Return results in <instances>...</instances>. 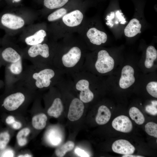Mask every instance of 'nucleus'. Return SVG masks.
<instances>
[{
	"mask_svg": "<svg viewBox=\"0 0 157 157\" xmlns=\"http://www.w3.org/2000/svg\"><path fill=\"white\" fill-rule=\"evenodd\" d=\"M57 79L58 72L53 65L32 64L24 70L18 83L33 91L51 88Z\"/></svg>",
	"mask_w": 157,
	"mask_h": 157,
	"instance_id": "obj_1",
	"label": "nucleus"
},
{
	"mask_svg": "<svg viewBox=\"0 0 157 157\" xmlns=\"http://www.w3.org/2000/svg\"><path fill=\"white\" fill-rule=\"evenodd\" d=\"M25 58L33 65H53L49 48L46 44H39L30 46L26 50Z\"/></svg>",
	"mask_w": 157,
	"mask_h": 157,
	"instance_id": "obj_2",
	"label": "nucleus"
},
{
	"mask_svg": "<svg viewBox=\"0 0 157 157\" xmlns=\"http://www.w3.org/2000/svg\"><path fill=\"white\" fill-rule=\"evenodd\" d=\"M15 92L6 97L3 100L2 105L6 110H15L25 102L26 97L23 91L25 87L19 83L13 85Z\"/></svg>",
	"mask_w": 157,
	"mask_h": 157,
	"instance_id": "obj_3",
	"label": "nucleus"
},
{
	"mask_svg": "<svg viewBox=\"0 0 157 157\" xmlns=\"http://www.w3.org/2000/svg\"><path fill=\"white\" fill-rule=\"evenodd\" d=\"M24 71L22 59L17 62L6 65L5 77L6 86L8 88L20 81Z\"/></svg>",
	"mask_w": 157,
	"mask_h": 157,
	"instance_id": "obj_4",
	"label": "nucleus"
},
{
	"mask_svg": "<svg viewBox=\"0 0 157 157\" xmlns=\"http://www.w3.org/2000/svg\"><path fill=\"white\" fill-rule=\"evenodd\" d=\"M114 64V60L107 51L103 50L99 51L95 64L98 72L101 74L108 72L113 69Z\"/></svg>",
	"mask_w": 157,
	"mask_h": 157,
	"instance_id": "obj_5",
	"label": "nucleus"
},
{
	"mask_svg": "<svg viewBox=\"0 0 157 157\" xmlns=\"http://www.w3.org/2000/svg\"><path fill=\"white\" fill-rule=\"evenodd\" d=\"M81 56V52L80 49L77 47H74L62 56L61 62L54 66L56 67L60 63L65 68L69 69L73 68L78 63Z\"/></svg>",
	"mask_w": 157,
	"mask_h": 157,
	"instance_id": "obj_6",
	"label": "nucleus"
},
{
	"mask_svg": "<svg viewBox=\"0 0 157 157\" xmlns=\"http://www.w3.org/2000/svg\"><path fill=\"white\" fill-rule=\"evenodd\" d=\"M0 23L3 27L12 30L22 27L25 22L21 17L9 13L3 14L0 17Z\"/></svg>",
	"mask_w": 157,
	"mask_h": 157,
	"instance_id": "obj_7",
	"label": "nucleus"
},
{
	"mask_svg": "<svg viewBox=\"0 0 157 157\" xmlns=\"http://www.w3.org/2000/svg\"><path fill=\"white\" fill-rule=\"evenodd\" d=\"M90 83L85 79H81L76 83L75 87L80 91V99L83 103H87L91 101L93 99L94 95L89 88Z\"/></svg>",
	"mask_w": 157,
	"mask_h": 157,
	"instance_id": "obj_8",
	"label": "nucleus"
},
{
	"mask_svg": "<svg viewBox=\"0 0 157 157\" xmlns=\"http://www.w3.org/2000/svg\"><path fill=\"white\" fill-rule=\"evenodd\" d=\"M22 56L13 47H8L3 49L0 53V60L3 64L17 62L22 59Z\"/></svg>",
	"mask_w": 157,
	"mask_h": 157,
	"instance_id": "obj_9",
	"label": "nucleus"
},
{
	"mask_svg": "<svg viewBox=\"0 0 157 157\" xmlns=\"http://www.w3.org/2000/svg\"><path fill=\"white\" fill-rule=\"evenodd\" d=\"M84 107L83 102L79 99L75 98L73 99L69 106L68 119L72 121L79 119L83 114Z\"/></svg>",
	"mask_w": 157,
	"mask_h": 157,
	"instance_id": "obj_10",
	"label": "nucleus"
},
{
	"mask_svg": "<svg viewBox=\"0 0 157 157\" xmlns=\"http://www.w3.org/2000/svg\"><path fill=\"white\" fill-rule=\"evenodd\" d=\"M134 70L131 66L126 65L122 70L121 75L119 81L120 87L123 89L129 87L135 82Z\"/></svg>",
	"mask_w": 157,
	"mask_h": 157,
	"instance_id": "obj_11",
	"label": "nucleus"
},
{
	"mask_svg": "<svg viewBox=\"0 0 157 157\" xmlns=\"http://www.w3.org/2000/svg\"><path fill=\"white\" fill-rule=\"evenodd\" d=\"M113 128L117 131L127 133L131 131L133 124L129 118L126 116L121 115L115 118L112 122Z\"/></svg>",
	"mask_w": 157,
	"mask_h": 157,
	"instance_id": "obj_12",
	"label": "nucleus"
},
{
	"mask_svg": "<svg viewBox=\"0 0 157 157\" xmlns=\"http://www.w3.org/2000/svg\"><path fill=\"white\" fill-rule=\"evenodd\" d=\"M112 148L114 152L124 155L132 154L135 149L129 141L123 139L115 141L113 143Z\"/></svg>",
	"mask_w": 157,
	"mask_h": 157,
	"instance_id": "obj_13",
	"label": "nucleus"
},
{
	"mask_svg": "<svg viewBox=\"0 0 157 157\" xmlns=\"http://www.w3.org/2000/svg\"><path fill=\"white\" fill-rule=\"evenodd\" d=\"M83 18V15L79 10H76L65 15L63 17V23L67 26L74 27L79 25Z\"/></svg>",
	"mask_w": 157,
	"mask_h": 157,
	"instance_id": "obj_14",
	"label": "nucleus"
},
{
	"mask_svg": "<svg viewBox=\"0 0 157 157\" xmlns=\"http://www.w3.org/2000/svg\"><path fill=\"white\" fill-rule=\"evenodd\" d=\"M87 36L90 42L93 44L99 45L105 43L107 41L106 34L95 28H90L87 33Z\"/></svg>",
	"mask_w": 157,
	"mask_h": 157,
	"instance_id": "obj_15",
	"label": "nucleus"
},
{
	"mask_svg": "<svg viewBox=\"0 0 157 157\" xmlns=\"http://www.w3.org/2000/svg\"><path fill=\"white\" fill-rule=\"evenodd\" d=\"M141 25L139 21L136 19H132L126 27L124 33L126 36L128 37H133L141 32Z\"/></svg>",
	"mask_w": 157,
	"mask_h": 157,
	"instance_id": "obj_16",
	"label": "nucleus"
},
{
	"mask_svg": "<svg viewBox=\"0 0 157 157\" xmlns=\"http://www.w3.org/2000/svg\"><path fill=\"white\" fill-rule=\"evenodd\" d=\"M111 116V113L109 109L105 106L102 105L98 108L95 121L98 124L104 125L109 121Z\"/></svg>",
	"mask_w": 157,
	"mask_h": 157,
	"instance_id": "obj_17",
	"label": "nucleus"
},
{
	"mask_svg": "<svg viewBox=\"0 0 157 157\" xmlns=\"http://www.w3.org/2000/svg\"><path fill=\"white\" fill-rule=\"evenodd\" d=\"M45 31L40 29L36 32L33 35L26 38L25 42L27 45L31 46L42 43L46 36Z\"/></svg>",
	"mask_w": 157,
	"mask_h": 157,
	"instance_id": "obj_18",
	"label": "nucleus"
},
{
	"mask_svg": "<svg viewBox=\"0 0 157 157\" xmlns=\"http://www.w3.org/2000/svg\"><path fill=\"white\" fill-rule=\"evenodd\" d=\"M63 110V106L61 99L56 98L53 100L51 106L47 110V113L50 116L57 118L61 115Z\"/></svg>",
	"mask_w": 157,
	"mask_h": 157,
	"instance_id": "obj_19",
	"label": "nucleus"
},
{
	"mask_svg": "<svg viewBox=\"0 0 157 157\" xmlns=\"http://www.w3.org/2000/svg\"><path fill=\"white\" fill-rule=\"evenodd\" d=\"M157 58V51L155 48L152 46H149L146 51V58L144 62L145 67L148 69L151 67Z\"/></svg>",
	"mask_w": 157,
	"mask_h": 157,
	"instance_id": "obj_20",
	"label": "nucleus"
},
{
	"mask_svg": "<svg viewBox=\"0 0 157 157\" xmlns=\"http://www.w3.org/2000/svg\"><path fill=\"white\" fill-rule=\"evenodd\" d=\"M47 119V117L44 113L37 115L32 119V125L33 127L37 129H42L45 126Z\"/></svg>",
	"mask_w": 157,
	"mask_h": 157,
	"instance_id": "obj_21",
	"label": "nucleus"
},
{
	"mask_svg": "<svg viewBox=\"0 0 157 157\" xmlns=\"http://www.w3.org/2000/svg\"><path fill=\"white\" fill-rule=\"evenodd\" d=\"M129 115L131 118L137 124L141 125L145 121L144 116L140 110L137 108L133 107L129 110Z\"/></svg>",
	"mask_w": 157,
	"mask_h": 157,
	"instance_id": "obj_22",
	"label": "nucleus"
},
{
	"mask_svg": "<svg viewBox=\"0 0 157 157\" xmlns=\"http://www.w3.org/2000/svg\"><path fill=\"white\" fill-rule=\"evenodd\" d=\"M69 1V0H43V3L46 8L53 9L62 7Z\"/></svg>",
	"mask_w": 157,
	"mask_h": 157,
	"instance_id": "obj_23",
	"label": "nucleus"
},
{
	"mask_svg": "<svg viewBox=\"0 0 157 157\" xmlns=\"http://www.w3.org/2000/svg\"><path fill=\"white\" fill-rule=\"evenodd\" d=\"M74 147V144L73 142L68 141L56 150V154L58 157H63L67 152L72 150Z\"/></svg>",
	"mask_w": 157,
	"mask_h": 157,
	"instance_id": "obj_24",
	"label": "nucleus"
},
{
	"mask_svg": "<svg viewBox=\"0 0 157 157\" xmlns=\"http://www.w3.org/2000/svg\"><path fill=\"white\" fill-rule=\"evenodd\" d=\"M30 130L28 128H25L19 131L17 135V139L19 145L20 146L25 145L27 143L26 137L29 134Z\"/></svg>",
	"mask_w": 157,
	"mask_h": 157,
	"instance_id": "obj_25",
	"label": "nucleus"
},
{
	"mask_svg": "<svg viewBox=\"0 0 157 157\" xmlns=\"http://www.w3.org/2000/svg\"><path fill=\"white\" fill-rule=\"evenodd\" d=\"M47 138L50 143L54 146L58 145L61 141V137L57 131L52 129L49 131Z\"/></svg>",
	"mask_w": 157,
	"mask_h": 157,
	"instance_id": "obj_26",
	"label": "nucleus"
},
{
	"mask_svg": "<svg viewBox=\"0 0 157 157\" xmlns=\"http://www.w3.org/2000/svg\"><path fill=\"white\" fill-rule=\"evenodd\" d=\"M67 13V10L65 8H59L50 14L48 17V20L50 22L55 21L63 17Z\"/></svg>",
	"mask_w": 157,
	"mask_h": 157,
	"instance_id": "obj_27",
	"label": "nucleus"
},
{
	"mask_svg": "<svg viewBox=\"0 0 157 157\" xmlns=\"http://www.w3.org/2000/svg\"><path fill=\"white\" fill-rule=\"evenodd\" d=\"M146 132L149 135L157 137V124L153 122L147 123L145 125Z\"/></svg>",
	"mask_w": 157,
	"mask_h": 157,
	"instance_id": "obj_28",
	"label": "nucleus"
},
{
	"mask_svg": "<svg viewBox=\"0 0 157 157\" xmlns=\"http://www.w3.org/2000/svg\"><path fill=\"white\" fill-rule=\"evenodd\" d=\"M146 90L148 92L151 96L157 97V82L151 81L146 86Z\"/></svg>",
	"mask_w": 157,
	"mask_h": 157,
	"instance_id": "obj_29",
	"label": "nucleus"
},
{
	"mask_svg": "<svg viewBox=\"0 0 157 157\" xmlns=\"http://www.w3.org/2000/svg\"><path fill=\"white\" fill-rule=\"evenodd\" d=\"M10 139L9 134L4 132L0 134V149H4L8 143Z\"/></svg>",
	"mask_w": 157,
	"mask_h": 157,
	"instance_id": "obj_30",
	"label": "nucleus"
},
{
	"mask_svg": "<svg viewBox=\"0 0 157 157\" xmlns=\"http://www.w3.org/2000/svg\"><path fill=\"white\" fill-rule=\"evenodd\" d=\"M152 105H147L145 108L146 111L148 113L154 115H157V101L151 102Z\"/></svg>",
	"mask_w": 157,
	"mask_h": 157,
	"instance_id": "obj_31",
	"label": "nucleus"
},
{
	"mask_svg": "<svg viewBox=\"0 0 157 157\" xmlns=\"http://www.w3.org/2000/svg\"><path fill=\"white\" fill-rule=\"evenodd\" d=\"M75 153L78 156L81 157H89V155L84 150L79 148H77L75 150Z\"/></svg>",
	"mask_w": 157,
	"mask_h": 157,
	"instance_id": "obj_32",
	"label": "nucleus"
},
{
	"mask_svg": "<svg viewBox=\"0 0 157 157\" xmlns=\"http://www.w3.org/2000/svg\"><path fill=\"white\" fill-rule=\"evenodd\" d=\"M116 16L117 18L119 19V21L120 22V23L122 24H125L126 22L125 19L122 14V13H120L119 11H117L116 13Z\"/></svg>",
	"mask_w": 157,
	"mask_h": 157,
	"instance_id": "obj_33",
	"label": "nucleus"
},
{
	"mask_svg": "<svg viewBox=\"0 0 157 157\" xmlns=\"http://www.w3.org/2000/svg\"><path fill=\"white\" fill-rule=\"evenodd\" d=\"M14 153L13 151L8 150L6 151L1 155L2 157H13Z\"/></svg>",
	"mask_w": 157,
	"mask_h": 157,
	"instance_id": "obj_34",
	"label": "nucleus"
},
{
	"mask_svg": "<svg viewBox=\"0 0 157 157\" xmlns=\"http://www.w3.org/2000/svg\"><path fill=\"white\" fill-rule=\"evenodd\" d=\"M15 121L14 117L12 116H8L6 118V122L8 124H12Z\"/></svg>",
	"mask_w": 157,
	"mask_h": 157,
	"instance_id": "obj_35",
	"label": "nucleus"
},
{
	"mask_svg": "<svg viewBox=\"0 0 157 157\" xmlns=\"http://www.w3.org/2000/svg\"><path fill=\"white\" fill-rule=\"evenodd\" d=\"M12 124L13 128L16 129H19L22 126L21 124L18 122L15 121Z\"/></svg>",
	"mask_w": 157,
	"mask_h": 157,
	"instance_id": "obj_36",
	"label": "nucleus"
},
{
	"mask_svg": "<svg viewBox=\"0 0 157 157\" xmlns=\"http://www.w3.org/2000/svg\"><path fill=\"white\" fill-rule=\"evenodd\" d=\"M115 16L114 13L113 12H112L110 14V15L107 16V19L108 20L107 22L108 23H111L112 22L111 21V19L114 18Z\"/></svg>",
	"mask_w": 157,
	"mask_h": 157,
	"instance_id": "obj_37",
	"label": "nucleus"
},
{
	"mask_svg": "<svg viewBox=\"0 0 157 157\" xmlns=\"http://www.w3.org/2000/svg\"><path fill=\"white\" fill-rule=\"evenodd\" d=\"M122 157H143L140 156H135L130 154H125L123 155Z\"/></svg>",
	"mask_w": 157,
	"mask_h": 157,
	"instance_id": "obj_38",
	"label": "nucleus"
},
{
	"mask_svg": "<svg viewBox=\"0 0 157 157\" xmlns=\"http://www.w3.org/2000/svg\"><path fill=\"white\" fill-rule=\"evenodd\" d=\"M18 157H32V156L28 154H26L24 155H19L18 156Z\"/></svg>",
	"mask_w": 157,
	"mask_h": 157,
	"instance_id": "obj_39",
	"label": "nucleus"
},
{
	"mask_svg": "<svg viewBox=\"0 0 157 157\" xmlns=\"http://www.w3.org/2000/svg\"><path fill=\"white\" fill-rule=\"evenodd\" d=\"M13 3H18L20 2L22 0H11Z\"/></svg>",
	"mask_w": 157,
	"mask_h": 157,
	"instance_id": "obj_40",
	"label": "nucleus"
},
{
	"mask_svg": "<svg viewBox=\"0 0 157 157\" xmlns=\"http://www.w3.org/2000/svg\"><path fill=\"white\" fill-rule=\"evenodd\" d=\"M2 64H3L2 63L1 61L0 60V67L1 65Z\"/></svg>",
	"mask_w": 157,
	"mask_h": 157,
	"instance_id": "obj_41",
	"label": "nucleus"
},
{
	"mask_svg": "<svg viewBox=\"0 0 157 157\" xmlns=\"http://www.w3.org/2000/svg\"><path fill=\"white\" fill-rule=\"evenodd\" d=\"M115 23L116 24H118V22L117 21L115 22Z\"/></svg>",
	"mask_w": 157,
	"mask_h": 157,
	"instance_id": "obj_42",
	"label": "nucleus"
},
{
	"mask_svg": "<svg viewBox=\"0 0 157 157\" xmlns=\"http://www.w3.org/2000/svg\"><path fill=\"white\" fill-rule=\"evenodd\" d=\"M113 25V24H112V25L110 26L111 27H112Z\"/></svg>",
	"mask_w": 157,
	"mask_h": 157,
	"instance_id": "obj_43",
	"label": "nucleus"
}]
</instances>
